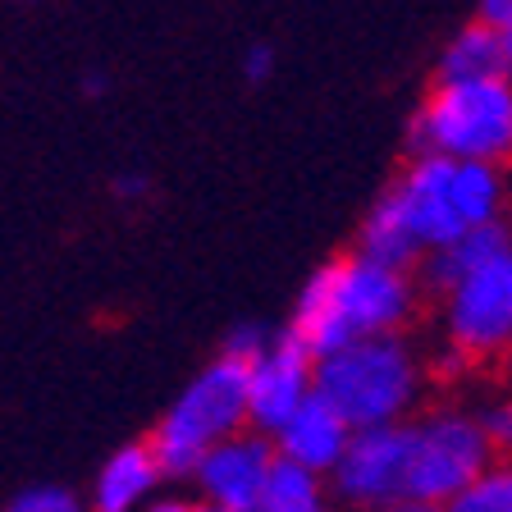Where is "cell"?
Returning <instances> with one entry per match:
<instances>
[{"label": "cell", "mask_w": 512, "mask_h": 512, "mask_svg": "<svg viewBox=\"0 0 512 512\" xmlns=\"http://www.w3.org/2000/svg\"><path fill=\"white\" fill-rule=\"evenodd\" d=\"M503 174L494 165H476V160H453V206H458V220L467 229L480 224H499L503 215Z\"/></svg>", "instance_id": "obj_16"}, {"label": "cell", "mask_w": 512, "mask_h": 512, "mask_svg": "<svg viewBox=\"0 0 512 512\" xmlns=\"http://www.w3.org/2000/svg\"><path fill=\"white\" fill-rule=\"evenodd\" d=\"M5 512H92V508L78 503L74 494L60 490V485H32V490H23L19 499H10Z\"/></svg>", "instance_id": "obj_19"}, {"label": "cell", "mask_w": 512, "mask_h": 512, "mask_svg": "<svg viewBox=\"0 0 512 512\" xmlns=\"http://www.w3.org/2000/svg\"><path fill=\"white\" fill-rule=\"evenodd\" d=\"M416 156L476 160L494 165L512 160V78H480V83H435L426 106L407 128Z\"/></svg>", "instance_id": "obj_3"}, {"label": "cell", "mask_w": 512, "mask_h": 512, "mask_svg": "<svg viewBox=\"0 0 512 512\" xmlns=\"http://www.w3.org/2000/svg\"><path fill=\"white\" fill-rule=\"evenodd\" d=\"M270 69H275V51H270L266 42L252 46V51L243 55V74H247V83H266Z\"/></svg>", "instance_id": "obj_22"}, {"label": "cell", "mask_w": 512, "mask_h": 512, "mask_svg": "<svg viewBox=\"0 0 512 512\" xmlns=\"http://www.w3.org/2000/svg\"><path fill=\"white\" fill-rule=\"evenodd\" d=\"M503 256H512V229L503 220L480 224V229H467L458 243H448L444 252H430L426 261H421V279H426V288H435V293H448L458 279L494 266Z\"/></svg>", "instance_id": "obj_13"}, {"label": "cell", "mask_w": 512, "mask_h": 512, "mask_svg": "<svg viewBox=\"0 0 512 512\" xmlns=\"http://www.w3.org/2000/svg\"><path fill=\"white\" fill-rule=\"evenodd\" d=\"M494 467V448L485 439L480 416L471 412H430L412 421V476L407 499L416 503H448L467 494L485 471Z\"/></svg>", "instance_id": "obj_5"}, {"label": "cell", "mask_w": 512, "mask_h": 512, "mask_svg": "<svg viewBox=\"0 0 512 512\" xmlns=\"http://www.w3.org/2000/svg\"><path fill=\"white\" fill-rule=\"evenodd\" d=\"M407 476H412V421L352 430L339 467L330 476V490L348 508L384 512L407 499Z\"/></svg>", "instance_id": "obj_6"}, {"label": "cell", "mask_w": 512, "mask_h": 512, "mask_svg": "<svg viewBox=\"0 0 512 512\" xmlns=\"http://www.w3.org/2000/svg\"><path fill=\"white\" fill-rule=\"evenodd\" d=\"M448 512H512V462L494 458V467L448 503Z\"/></svg>", "instance_id": "obj_18"}, {"label": "cell", "mask_w": 512, "mask_h": 512, "mask_svg": "<svg viewBox=\"0 0 512 512\" xmlns=\"http://www.w3.org/2000/svg\"><path fill=\"white\" fill-rule=\"evenodd\" d=\"M416 307V284L407 270L375 266L366 256H343L320 266L307 279L293 307L288 334L311 352V357H330L357 339H384L407 325Z\"/></svg>", "instance_id": "obj_1"}, {"label": "cell", "mask_w": 512, "mask_h": 512, "mask_svg": "<svg viewBox=\"0 0 512 512\" xmlns=\"http://www.w3.org/2000/svg\"><path fill=\"white\" fill-rule=\"evenodd\" d=\"M197 512H229V508H215V503H202V499H197Z\"/></svg>", "instance_id": "obj_29"}, {"label": "cell", "mask_w": 512, "mask_h": 512, "mask_svg": "<svg viewBox=\"0 0 512 512\" xmlns=\"http://www.w3.org/2000/svg\"><path fill=\"white\" fill-rule=\"evenodd\" d=\"M147 512H197V503H192V499H174V494H170V499H151Z\"/></svg>", "instance_id": "obj_26"}, {"label": "cell", "mask_w": 512, "mask_h": 512, "mask_svg": "<svg viewBox=\"0 0 512 512\" xmlns=\"http://www.w3.org/2000/svg\"><path fill=\"white\" fill-rule=\"evenodd\" d=\"M275 334L279 330H266V325H234V330H229V339H224L220 357H229V362H238V366H252L256 357L275 343Z\"/></svg>", "instance_id": "obj_20"}, {"label": "cell", "mask_w": 512, "mask_h": 512, "mask_svg": "<svg viewBox=\"0 0 512 512\" xmlns=\"http://www.w3.org/2000/svg\"><path fill=\"white\" fill-rule=\"evenodd\" d=\"M499 37H503V78H512V28H503Z\"/></svg>", "instance_id": "obj_28"}, {"label": "cell", "mask_w": 512, "mask_h": 512, "mask_svg": "<svg viewBox=\"0 0 512 512\" xmlns=\"http://www.w3.org/2000/svg\"><path fill=\"white\" fill-rule=\"evenodd\" d=\"M348 439H352V426L330 407V398L311 394L307 403L270 435V444H275V458L293 462V467L311 471V476H334Z\"/></svg>", "instance_id": "obj_11"}, {"label": "cell", "mask_w": 512, "mask_h": 512, "mask_svg": "<svg viewBox=\"0 0 512 512\" xmlns=\"http://www.w3.org/2000/svg\"><path fill=\"white\" fill-rule=\"evenodd\" d=\"M480 78H503V37L499 28L476 19L444 46L435 83H480Z\"/></svg>", "instance_id": "obj_14"}, {"label": "cell", "mask_w": 512, "mask_h": 512, "mask_svg": "<svg viewBox=\"0 0 512 512\" xmlns=\"http://www.w3.org/2000/svg\"><path fill=\"white\" fill-rule=\"evenodd\" d=\"M389 202L407 220L416 247L421 252H444L448 243H458L467 234V224L458 220L453 206V160L444 156H416L403 170V179L389 188Z\"/></svg>", "instance_id": "obj_9"}, {"label": "cell", "mask_w": 512, "mask_h": 512, "mask_svg": "<svg viewBox=\"0 0 512 512\" xmlns=\"http://www.w3.org/2000/svg\"><path fill=\"white\" fill-rule=\"evenodd\" d=\"M480 426H485V439H490L494 458L512 462V394L499 398L494 407H485V412H480Z\"/></svg>", "instance_id": "obj_21"}, {"label": "cell", "mask_w": 512, "mask_h": 512, "mask_svg": "<svg viewBox=\"0 0 512 512\" xmlns=\"http://www.w3.org/2000/svg\"><path fill=\"white\" fill-rule=\"evenodd\" d=\"M256 512H330V503H325V476H311V471L275 458Z\"/></svg>", "instance_id": "obj_17"}, {"label": "cell", "mask_w": 512, "mask_h": 512, "mask_svg": "<svg viewBox=\"0 0 512 512\" xmlns=\"http://www.w3.org/2000/svg\"><path fill=\"white\" fill-rule=\"evenodd\" d=\"M480 23L490 28H512V0H480Z\"/></svg>", "instance_id": "obj_23"}, {"label": "cell", "mask_w": 512, "mask_h": 512, "mask_svg": "<svg viewBox=\"0 0 512 512\" xmlns=\"http://www.w3.org/2000/svg\"><path fill=\"white\" fill-rule=\"evenodd\" d=\"M316 394L352 430L403 426L421 398V362L398 334L357 339L316 362Z\"/></svg>", "instance_id": "obj_2"}, {"label": "cell", "mask_w": 512, "mask_h": 512, "mask_svg": "<svg viewBox=\"0 0 512 512\" xmlns=\"http://www.w3.org/2000/svg\"><path fill=\"white\" fill-rule=\"evenodd\" d=\"M462 366H471V357H462L458 348H448V352H444V362H435V375H458Z\"/></svg>", "instance_id": "obj_25"}, {"label": "cell", "mask_w": 512, "mask_h": 512, "mask_svg": "<svg viewBox=\"0 0 512 512\" xmlns=\"http://www.w3.org/2000/svg\"><path fill=\"white\" fill-rule=\"evenodd\" d=\"M384 512H448V508H439V503H416V499H403V503H394V508H384Z\"/></svg>", "instance_id": "obj_27"}, {"label": "cell", "mask_w": 512, "mask_h": 512, "mask_svg": "<svg viewBox=\"0 0 512 512\" xmlns=\"http://www.w3.org/2000/svg\"><path fill=\"white\" fill-rule=\"evenodd\" d=\"M311 394H316V357L288 330H279L275 343L247 366V430L270 439Z\"/></svg>", "instance_id": "obj_8"}, {"label": "cell", "mask_w": 512, "mask_h": 512, "mask_svg": "<svg viewBox=\"0 0 512 512\" xmlns=\"http://www.w3.org/2000/svg\"><path fill=\"white\" fill-rule=\"evenodd\" d=\"M160 467L151 444H124L106 458L92 485V512H147V503L160 490Z\"/></svg>", "instance_id": "obj_12"}, {"label": "cell", "mask_w": 512, "mask_h": 512, "mask_svg": "<svg viewBox=\"0 0 512 512\" xmlns=\"http://www.w3.org/2000/svg\"><path fill=\"white\" fill-rule=\"evenodd\" d=\"M151 183L142 179V174H119L115 179V197H124V202H138V197H147Z\"/></svg>", "instance_id": "obj_24"}, {"label": "cell", "mask_w": 512, "mask_h": 512, "mask_svg": "<svg viewBox=\"0 0 512 512\" xmlns=\"http://www.w3.org/2000/svg\"><path fill=\"white\" fill-rule=\"evenodd\" d=\"M357 256H366L375 266H389V270H407V275H412V266L426 261V252L416 247L407 220L398 215V206L389 202V192H384L380 202H375V211L366 215L362 234H357Z\"/></svg>", "instance_id": "obj_15"}, {"label": "cell", "mask_w": 512, "mask_h": 512, "mask_svg": "<svg viewBox=\"0 0 512 512\" xmlns=\"http://www.w3.org/2000/svg\"><path fill=\"white\" fill-rule=\"evenodd\" d=\"M444 330L448 343L471 362L499 357V352L512 348V256H503V261L448 288Z\"/></svg>", "instance_id": "obj_7"}, {"label": "cell", "mask_w": 512, "mask_h": 512, "mask_svg": "<svg viewBox=\"0 0 512 512\" xmlns=\"http://www.w3.org/2000/svg\"><path fill=\"white\" fill-rule=\"evenodd\" d=\"M243 430H247V366L220 357L174 398V407L165 412V421L156 426V435L147 444L156 453L160 476L192 480L197 462L215 444L243 435Z\"/></svg>", "instance_id": "obj_4"}, {"label": "cell", "mask_w": 512, "mask_h": 512, "mask_svg": "<svg viewBox=\"0 0 512 512\" xmlns=\"http://www.w3.org/2000/svg\"><path fill=\"white\" fill-rule=\"evenodd\" d=\"M270 467H275V444L256 430H243V435L224 439L197 462L192 480L202 490V503H215V508L229 512H256L261 508V494H266Z\"/></svg>", "instance_id": "obj_10"}]
</instances>
